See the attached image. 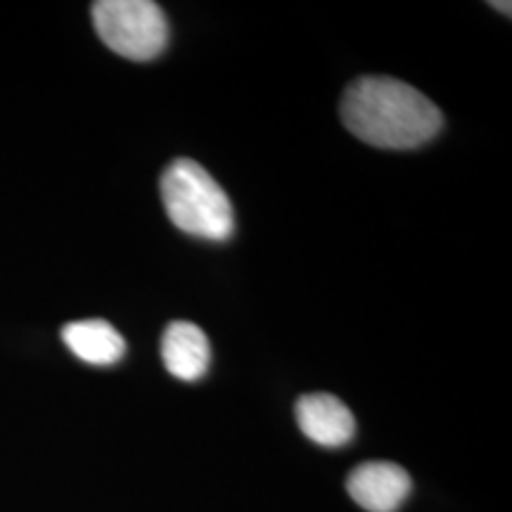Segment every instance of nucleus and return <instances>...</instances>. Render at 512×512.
<instances>
[{
    "instance_id": "obj_6",
    "label": "nucleus",
    "mask_w": 512,
    "mask_h": 512,
    "mask_svg": "<svg viewBox=\"0 0 512 512\" xmlns=\"http://www.w3.org/2000/svg\"><path fill=\"white\" fill-rule=\"evenodd\" d=\"M162 361L171 375L183 382H195L207 375L211 363V344L200 325L174 320L164 330Z\"/></svg>"
},
{
    "instance_id": "obj_3",
    "label": "nucleus",
    "mask_w": 512,
    "mask_h": 512,
    "mask_svg": "<svg viewBox=\"0 0 512 512\" xmlns=\"http://www.w3.org/2000/svg\"><path fill=\"white\" fill-rule=\"evenodd\" d=\"M93 27L112 53L133 62H150L169 43V22L152 0H98Z\"/></svg>"
},
{
    "instance_id": "obj_2",
    "label": "nucleus",
    "mask_w": 512,
    "mask_h": 512,
    "mask_svg": "<svg viewBox=\"0 0 512 512\" xmlns=\"http://www.w3.org/2000/svg\"><path fill=\"white\" fill-rule=\"evenodd\" d=\"M171 223L192 238L228 240L235 233V211L219 181L195 159H174L159 181Z\"/></svg>"
},
{
    "instance_id": "obj_8",
    "label": "nucleus",
    "mask_w": 512,
    "mask_h": 512,
    "mask_svg": "<svg viewBox=\"0 0 512 512\" xmlns=\"http://www.w3.org/2000/svg\"><path fill=\"white\" fill-rule=\"evenodd\" d=\"M494 8H498L501 12H505V15H510V3H491Z\"/></svg>"
},
{
    "instance_id": "obj_1",
    "label": "nucleus",
    "mask_w": 512,
    "mask_h": 512,
    "mask_svg": "<svg viewBox=\"0 0 512 512\" xmlns=\"http://www.w3.org/2000/svg\"><path fill=\"white\" fill-rule=\"evenodd\" d=\"M339 114L349 133L382 150H413L437 138L444 126L432 100L389 76H363L351 83Z\"/></svg>"
},
{
    "instance_id": "obj_5",
    "label": "nucleus",
    "mask_w": 512,
    "mask_h": 512,
    "mask_svg": "<svg viewBox=\"0 0 512 512\" xmlns=\"http://www.w3.org/2000/svg\"><path fill=\"white\" fill-rule=\"evenodd\" d=\"M294 413L304 437L318 446H347L356 434L354 413L347 403L332 394H306L297 401Z\"/></svg>"
},
{
    "instance_id": "obj_4",
    "label": "nucleus",
    "mask_w": 512,
    "mask_h": 512,
    "mask_svg": "<svg viewBox=\"0 0 512 512\" xmlns=\"http://www.w3.org/2000/svg\"><path fill=\"white\" fill-rule=\"evenodd\" d=\"M411 489L408 472L387 460L361 463L347 477L349 496L368 512H396L411 496Z\"/></svg>"
},
{
    "instance_id": "obj_7",
    "label": "nucleus",
    "mask_w": 512,
    "mask_h": 512,
    "mask_svg": "<svg viewBox=\"0 0 512 512\" xmlns=\"http://www.w3.org/2000/svg\"><path fill=\"white\" fill-rule=\"evenodd\" d=\"M62 342L76 358L91 366H114L126 354V342L121 332L107 320H74L62 328Z\"/></svg>"
}]
</instances>
